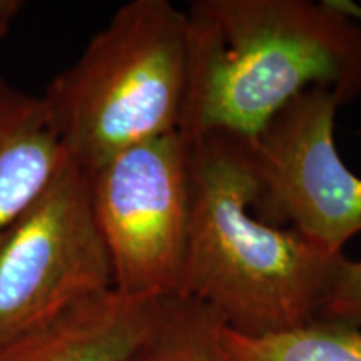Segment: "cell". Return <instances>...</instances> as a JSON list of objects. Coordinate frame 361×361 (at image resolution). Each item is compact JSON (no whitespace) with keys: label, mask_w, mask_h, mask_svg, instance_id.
<instances>
[{"label":"cell","mask_w":361,"mask_h":361,"mask_svg":"<svg viewBox=\"0 0 361 361\" xmlns=\"http://www.w3.org/2000/svg\"><path fill=\"white\" fill-rule=\"evenodd\" d=\"M178 133L252 137L305 90L361 94V7L343 0H192Z\"/></svg>","instance_id":"1"},{"label":"cell","mask_w":361,"mask_h":361,"mask_svg":"<svg viewBox=\"0 0 361 361\" xmlns=\"http://www.w3.org/2000/svg\"><path fill=\"white\" fill-rule=\"evenodd\" d=\"M186 141L189 233L179 295L247 336L318 318L343 255L252 213L255 179L241 137L213 133Z\"/></svg>","instance_id":"2"},{"label":"cell","mask_w":361,"mask_h":361,"mask_svg":"<svg viewBox=\"0 0 361 361\" xmlns=\"http://www.w3.org/2000/svg\"><path fill=\"white\" fill-rule=\"evenodd\" d=\"M186 12L169 0H130L42 94L49 123L75 168L179 130L188 84Z\"/></svg>","instance_id":"3"},{"label":"cell","mask_w":361,"mask_h":361,"mask_svg":"<svg viewBox=\"0 0 361 361\" xmlns=\"http://www.w3.org/2000/svg\"><path fill=\"white\" fill-rule=\"evenodd\" d=\"M111 288L89 174L71 162L0 231V348Z\"/></svg>","instance_id":"4"},{"label":"cell","mask_w":361,"mask_h":361,"mask_svg":"<svg viewBox=\"0 0 361 361\" xmlns=\"http://www.w3.org/2000/svg\"><path fill=\"white\" fill-rule=\"evenodd\" d=\"M114 290L179 295L189 233V144L179 133L137 144L89 174Z\"/></svg>","instance_id":"5"},{"label":"cell","mask_w":361,"mask_h":361,"mask_svg":"<svg viewBox=\"0 0 361 361\" xmlns=\"http://www.w3.org/2000/svg\"><path fill=\"white\" fill-rule=\"evenodd\" d=\"M338 99L313 87L291 99L252 137H241L255 179L252 213L343 255L361 233V178L335 147Z\"/></svg>","instance_id":"6"},{"label":"cell","mask_w":361,"mask_h":361,"mask_svg":"<svg viewBox=\"0 0 361 361\" xmlns=\"http://www.w3.org/2000/svg\"><path fill=\"white\" fill-rule=\"evenodd\" d=\"M161 300L114 288L0 348V361H128L154 324Z\"/></svg>","instance_id":"7"},{"label":"cell","mask_w":361,"mask_h":361,"mask_svg":"<svg viewBox=\"0 0 361 361\" xmlns=\"http://www.w3.org/2000/svg\"><path fill=\"white\" fill-rule=\"evenodd\" d=\"M71 164L42 97L0 78V231Z\"/></svg>","instance_id":"8"},{"label":"cell","mask_w":361,"mask_h":361,"mask_svg":"<svg viewBox=\"0 0 361 361\" xmlns=\"http://www.w3.org/2000/svg\"><path fill=\"white\" fill-rule=\"evenodd\" d=\"M223 343L229 361H361V329L329 318L263 336L224 326Z\"/></svg>","instance_id":"9"},{"label":"cell","mask_w":361,"mask_h":361,"mask_svg":"<svg viewBox=\"0 0 361 361\" xmlns=\"http://www.w3.org/2000/svg\"><path fill=\"white\" fill-rule=\"evenodd\" d=\"M223 328L219 316L201 301L162 298L154 324L128 361H229Z\"/></svg>","instance_id":"10"},{"label":"cell","mask_w":361,"mask_h":361,"mask_svg":"<svg viewBox=\"0 0 361 361\" xmlns=\"http://www.w3.org/2000/svg\"><path fill=\"white\" fill-rule=\"evenodd\" d=\"M318 318L361 328V259L351 261L343 256Z\"/></svg>","instance_id":"11"},{"label":"cell","mask_w":361,"mask_h":361,"mask_svg":"<svg viewBox=\"0 0 361 361\" xmlns=\"http://www.w3.org/2000/svg\"><path fill=\"white\" fill-rule=\"evenodd\" d=\"M22 8H24V2L20 0H0V19L12 22Z\"/></svg>","instance_id":"12"},{"label":"cell","mask_w":361,"mask_h":361,"mask_svg":"<svg viewBox=\"0 0 361 361\" xmlns=\"http://www.w3.org/2000/svg\"><path fill=\"white\" fill-rule=\"evenodd\" d=\"M8 30H11V22H7V20H2V19H0V40L7 37Z\"/></svg>","instance_id":"13"}]
</instances>
